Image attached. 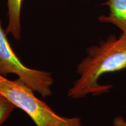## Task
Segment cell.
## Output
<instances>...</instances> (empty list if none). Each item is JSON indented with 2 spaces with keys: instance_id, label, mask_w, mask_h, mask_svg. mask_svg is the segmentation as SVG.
<instances>
[{
  "instance_id": "cell-6",
  "label": "cell",
  "mask_w": 126,
  "mask_h": 126,
  "mask_svg": "<svg viewBox=\"0 0 126 126\" xmlns=\"http://www.w3.org/2000/svg\"><path fill=\"white\" fill-rule=\"evenodd\" d=\"M15 108L12 102L0 94V126L8 119Z\"/></svg>"
},
{
  "instance_id": "cell-3",
  "label": "cell",
  "mask_w": 126,
  "mask_h": 126,
  "mask_svg": "<svg viewBox=\"0 0 126 126\" xmlns=\"http://www.w3.org/2000/svg\"><path fill=\"white\" fill-rule=\"evenodd\" d=\"M7 36L0 19V74L17 75L25 84L43 97L51 96L54 82L51 72L30 68L23 65L12 48Z\"/></svg>"
},
{
  "instance_id": "cell-4",
  "label": "cell",
  "mask_w": 126,
  "mask_h": 126,
  "mask_svg": "<svg viewBox=\"0 0 126 126\" xmlns=\"http://www.w3.org/2000/svg\"><path fill=\"white\" fill-rule=\"evenodd\" d=\"M109 8L108 15H101L99 20L117 26L122 32L121 36L126 38V0H106L103 4Z\"/></svg>"
},
{
  "instance_id": "cell-2",
  "label": "cell",
  "mask_w": 126,
  "mask_h": 126,
  "mask_svg": "<svg viewBox=\"0 0 126 126\" xmlns=\"http://www.w3.org/2000/svg\"><path fill=\"white\" fill-rule=\"evenodd\" d=\"M0 94L29 115L36 126H82L80 118H68L56 114L19 78L14 81L5 78L0 82Z\"/></svg>"
},
{
  "instance_id": "cell-5",
  "label": "cell",
  "mask_w": 126,
  "mask_h": 126,
  "mask_svg": "<svg viewBox=\"0 0 126 126\" xmlns=\"http://www.w3.org/2000/svg\"><path fill=\"white\" fill-rule=\"evenodd\" d=\"M23 0H7L8 24L6 33L11 34L16 40L21 37V8Z\"/></svg>"
},
{
  "instance_id": "cell-7",
  "label": "cell",
  "mask_w": 126,
  "mask_h": 126,
  "mask_svg": "<svg viewBox=\"0 0 126 126\" xmlns=\"http://www.w3.org/2000/svg\"><path fill=\"white\" fill-rule=\"evenodd\" d=\"M114 126H126V121L122 116H118L115 117L113 120Z\"/></svg>"
},
{
  "instance_id": "cell-8",
  "label": "cell",
  "mask_w": 126,
  "mask_h": 126,
  "mask_svg": "<svg viewBox=\"0 0 126 126\" xmlns=\"http://www.w3.org/2000/svg\"><path fill=\"white\" fill-rule=\"evenodd\" d=\"M5 78H4V77H3L2 75L0 74V82H1L2 81V80H4Z\"/></svg>"
},
{
  "instance_id": "cell-9",
  "label": "cell",
  "mask_w": 126,
  "mask_h": 126,
  "mask_svg": "<svg viewBox=\"0 0 126 126\" xmlns=\"http://www.w3.org/2000/svg\"><path fill=\"white\" fill-rule=\"evenodd\" d=\"M88 1H90V0H88Z\"/></svg>"
},
{
  "instance_id": "cell-1",
  "label": "cell",
  "mask_w": 126,
  "mask_h": 126,
  "mask_svg": "<svg viewBox=\"0 0 126 126\" xmlns=\"http://www.w3.org/2000/svg\"><path fill=\"white\" fill-rule=\"evenodd\" d=\"M126 68V38L110 34L98 45L89 47L86 56L77 65L79 75L68 91L72 99H79L88 94L99 96L108 93L111 85H100L99 79L102 75Z\"/></svg>"
}]
</instances>
